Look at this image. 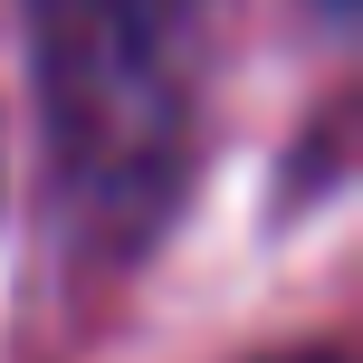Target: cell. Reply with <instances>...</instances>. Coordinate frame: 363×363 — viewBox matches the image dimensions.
Instances as JSON below:
<instances>
[{"mask_svg":"<svg viewBox=\"0 0 363 363\" xmlns=\"http://www.w3.org/2000/svg\"><path fill=\"white\" fill-rule=\"evenodd\" d=\"M201 0H38L48 125L86 191L134 201L172 182L182 144V29Z\"/></svg>","mask_w":363,"mask_h":363,"instance_id":"obj_1","label":"cell"},{"mask_svg":"<svg viewBox=\"0 0 363 363\" xmlns=\"http://www.w3.org/2000/svg\"><path fill=\"white\" fill-rule=\"evenodd\" d=\"M315 363H325V354H315Z\"/></svg>","mask_w":363,"mask_h":363,"instance_id":"obj_2","label":"cell"}]
</instances>
